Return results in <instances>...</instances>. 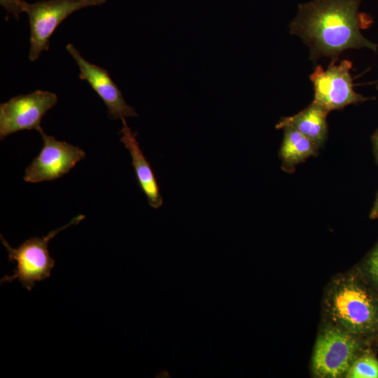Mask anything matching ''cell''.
Instances as JSON below:
<instances>
[{
    "label": "cell",
    "mask_w": 378,
    "mask_h": 378,
    "mask_svg": "<svg viewBox=\"0 0 378 378\" xmlns=\"http://www.w3.org/2000/svg\"><path fill=\"white\" fill-rule=\"evenodd\" d=\"M362 0H312L301 4L290 24V33L300 37L309 49L312 61L336 59L348 49L377 52L378 45L365 38L359 12Z\"/></svg>",
    "instance_id": "cell-1"
},
{
    "label": "cell",
    "mask_w": 378,
    "mask_h": 378,
    "mask_svg": "<svg viewBox=\"0 0 378 378\" xmlns=\"http://www.w3.org/2000/svg\"><path fill=\"white\" fill-rule=\"evenodd\" d=\"M326 310L337 326L365 340L378 332V293L360 272L336 278L325 300Z\"/></svg>",
    "instance_id": "cell-2"
},
{
    "label": "cell",
    "mask_w": 378,
    "mask_h": 378,
    "mask_svg": "<svg viewBox=\"0 0 378 378\" xmlns=\"http://www.w3.org/2000/svg\"><path fill=\"white\" fill-rule=\"evenodd\" d=\"M367 340L335 325L320 331L314 346L312 370L316 377L345 376L354 360L367 349Z\"/></svg>",
    "instance_id": "cell-3"
},
{
    "label": "cell",
    "mask_w": 378,
    "mask_h": 378,
    "mask_svg": "<svg viewBox=\"0 0 378 378\" xmlns=\"http://www.w3.org/2000/svg\"><path fill=\"white\" fill-rule=\"evenodd\" d=\"M85 216L80 214L66 225L51 230L43 237H31L23 241L18 248H13L1 234L2 244L5 246L9 262H15L16 267L11 275L1 279V284L15 279L21 283L27 290H31L37 281H43L50 276L55 266V260L50 255L48 243L59 232L73 225L78 224Z\"/></svg>",
    "instance_id": "cell-4"
},
{
    "label": "cell",
    "mask_w": 378,
    "mask_h": 378,
    "mask_svg": "<svg viewBox=\"0 0 378 378\" xmlns=\"http://www.w3.org/2000/svg\"><path fill=\"white\" fill-rule=\"evenodd\" d=\"M106 0H44L27 2L24 12L29 16L30 49L29 59L36 60L42 51L48 50L49 41L57 27L74 12L104 4Z\"/></svg>",
    "instance_id": "cell-5"
},
{
    "label": "cell",
    "mask_w": 378,
    "mask_h": 378,
    "mask_svg": "<svg viewBox=\"0 0 378 378\" xmlns=\"http://www.w3.org/2000/svg\"><path fill=\"white\" fill-rule=\"evenodd\" d=\"M351 68L352 63L348 59L339 64L334 60L326 69L316 66L309 77L314 91L313 102L329 113L368 100L354 90Z\"/></svg>",
    "instance_id": "cell-6"
},
{
    "label": "cell",
    "mask_w": 378,
    "mask_h": 378,
    "mask_svg": "<svg viewBox=\"0 0 378 378\" xmlns=\"http://www.w3.org/2000/svg\"><path fill=\"white\" fill-rule=\"evenodd\" d=\"M57 102L56 94L44 90L12 97L0 105V139L22 130L41 128L46 113Z\"/></svg>",
    "instance_id": "cell-7"
},
{
    "label": "cell",
    "mask_w": 378,
    "mask_h": 378,
    "mask_svg": "<svg viewBox=\"0 0 378 378\" xmlns=\"http://www.w3.org/2000/svg\"><path fill=\"white\" fill-rule=\"evenodd\" d=\"M43 145L39 154L26 168L23 179L28 183L55 181L69 173L77 162L85 158L78 146L57 140L46 134L42 128L38 131Z\"/></svg>",
    "instance_id": "cell-8"
},
{
    "label": "cell",
    "mask_w": 378,
    "mask_h": 378,
    "mask_svg": "<svg viewBox=\"0 0 378 378\" xmlns=\"http://www.w3.org/2000/svg\"><path fill=\"white\" fill-rule=\"evenodd\" d=\"M66 48L79 67L80 79L86 80L103 100L112 119L138 116L134 108L126 103L107 70L85 59L72 44H67Z\"/></svg>",
    "instance_id": "cell-9"
},
{
    "label": "cell",
    "mask_w": 378,
    "mask_h": 378,
    "mask_svg": "<svg viewBox=\"0 0 378 378\" xmlns=\"http://www.w3.org/2000/svg\"><path fill=\"white\" fill-rule=\"evenodd\" d=\"M121 120L122 127L120 132V141L130 152L138 184L147 197L149 206L158 209L162 206L163 199L155 176L136 141L137 132H132L125 118Z\"/></svg>",
    "instance_id": "cell-10"
},
{
    "label": "cell",
    "mask_w": 378,
    "mask_h": 378,
    "mask_svg": "<svg viewBox=\"0 0 378 378\" xmlns=\"http://www.w3.org/2000/svg\"><path fill=\"white\" fill-rule=\"evenodd\" d=\"M328 113L321 106L312 102L297 114L281 118L276 128L292 127L319 145L326 136Z\"/></svg>",
    "instance_id": "cell-11"
},
{
    "label": "cell",
    "mask_w": 378,
    "mask_h": 378,
    "mask_svg": "<svg viewBox=\"0 0 378 378\" xmlns=\"http://www.w3.org/2000/svg\"><path fill=\"white\" fill-rule=\"evenodd\" d=\"M279 157L284 166H294L315 154L318 145L290 127H284Z\"/></svg>",
    "instance_id": "cell-12"
},
{
    "label": "cell",
    "mask_w": 378,
    "mask_h": 378,
    "mask_svg": "<svg viewBox=\"0 0 378 378\" xmlns=\"http://www.w3.org/2000/svg\"><path fill=\"white\" fill-rule=\"evenodd\" d=\"M347 378H378V359L369 349L365 350L353 363Z\"/></svg>",
    "instance_id": "cell-13"
},
{
    "label": "cell",
    "mask_w": 378,
    "mask_h": 378,
    "mask_svg": "<svg viewBox=\"0 0 378 378\" xmlns=\"http://www.w3.org/2000/svg\"><path fill=\"white\" fill-rule=\"evenodd\" d=\"M360 273L368 284L378 293V244L370 253Z\"/></svg>",
    "instance_id": "cell-14"
},
{
    "label": "cell",
    "mask_w": 378,
    "mask_h": 378,
    "mask_svg": "<svg viewBox=\"0 0 378 378\" xmlns=\"http://www.w3.org/2000/svg\"><path fill=\"white\" fill-rule=\"evenodd\" d=\"M0 4L7 10L8 15L13 14L17 20L22 12H24L27 2L24 0H0Z\"/></svg>",
    "instance_id": "cell-15"
},
{
    "label": "cell",
    "mask_w": 378,
    "mask_h": 378,
    "mask_svg": "<svg viewBox=\"0 0 378 378\" xmlns=\"http://www.w3.org/2000/svg\"><path fill=\"white\" fill-rule=\"evenodd\" d=\"M370 216L371 218H376L378 217V195Z\"/></svg>",
    "instance_id": "cell-16"
},
{
    "label": "cell",
    "mask_w": 378,
    "mask_h": 378,
    "mask_svg": "<svg viewBox=\"0 0 378 378\" xmlns=\"http://www.w3.org/2000/svg\"><path fill=\"white\" fill-rule=\"evenodd\" d=\"M374 144H375V147L377 148V151L378 154V131L375 133L374 136Z\"/></svg>",
    "instance_id": "cell-17"
},
{
    "label": "cell",
    "mask_w": 378,
    "mask_h": 378,
    "mask_svg": "<svg viewBox=\"0 0 378 378\" xmlns=\"http://www.w3.org/2000/svg\"><path fill=\"white\" fill-rule=\"evenodd\" d=\"M374 338H375V339L377 340V341L378 342V332H377V334L376 335V336H375Z\"/></svg>",
    "instance_id": "cell-18"
},
{
    "label": "cell",
    "mask_w": 378,
    "mask_h": 378,
    "mask_svg": "<svg viewBox=\"0 0 378 378\" xmlns=\"http://www.w3.org/2000/svg\"><path fill=\"white\" fill-rule=\"evenodd\" d=\"M377 90H378V85H377Z\"/></svg>",
    "instance_id": "cell-19"
}]
</instances>
